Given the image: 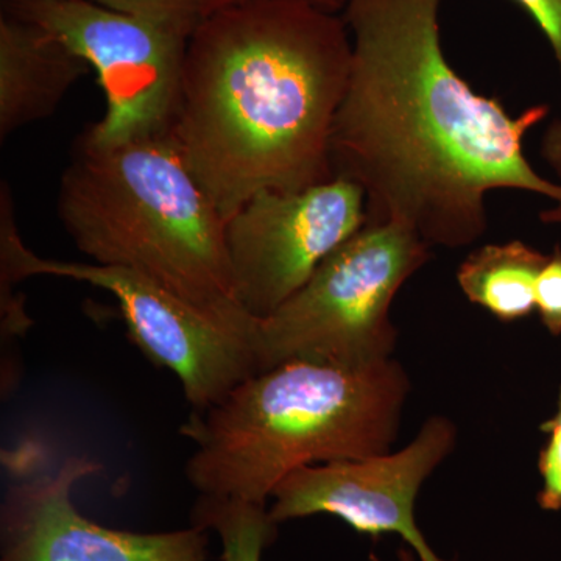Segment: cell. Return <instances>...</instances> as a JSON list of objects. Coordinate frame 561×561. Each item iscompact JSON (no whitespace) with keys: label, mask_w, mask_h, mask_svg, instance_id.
Masks as SVG:
<instances>
[{"label":"cell","mask_w":561,"mask_h":561,"mask_svg":"<svg viewBox=\"0 0 561 561\" xmlns=\"http://www.w3.org/2000/svg\"><path fill=\"white\" fill-rule=\"evenodd\" d=\"M541 431L548 434V440L538 459L541 478L538 504L542 511L561 512V386L556 413L541 424Z\"/></svg>","instance_id":"9a60e30c"},{"label":"cell","mask_w":561,"mask_h":561,"mask_svg":"<svg viewBox=\"0 0 561 561\" xmlns=\"http://www.w3.org/2000/svg\"><path fill=\"white\" fill-rule=\"evenodd\" d=\"M409 393L397 359L368 367L294 360L256 373L181 426L194 445L187 481L198 496L267 505L300 468L391 451Z\"/></svg>","instance_id":"3957f363"},{"label":"cell","mask_w":561,"mask_h":561,"mask_svg":"<svg viewBox=\"0 0 561 561\" xmlns=\"http://www.w3.org/2000/svg\"><path fill=\"white\" fill-rule=\"evenodd\" d=\"M239 2H245V0H206V14L224 9V7L234 5V3ZM309 2L339 13V11H342L343 7H345L346 0H309Z\"/></svg>","instance_id":"d6986e66"},{"label":"cell","mask_w":561,"mask_h":561,"mask_svg":"<svg viewBox=\"0 0 561 561\" xmlns=\"http://www.w3.org/2000/svg\"><path fill=\"white\" fill-rule=\"evenodd\" d=\"M9 483L0 512V561H210L209 530L136 534L110 529L79 512L72 491L103 470L101 461L70 456L60 467L28 463Z\"/></svg>","instance_id":"30bf717a"},{"label":"cell","mask_w":561,"mask_h":561,"mask_svg":"<svg viewBox=\"0 0 561 561\" xmlns=\"http://www.w3.org/2000/svg\"><path fill=\"white\" fill-rule=\"evenodd\" d=\"M58 216L94 264L127 268L250 330L236 291L225 220L171 133L102 144L81 135L58 192Z\"/></svg>","instance_id":"277c9868"},{"label":"cell","mask_w":561,"mask_h":561,"mask_svg":"<svg viewBox=\"0 0 561 561\" xmlns=\"http://www.w3.org/2000/svg\"><path fill=\"white\" fill-rule=\"evenodd\" d=\"M192 524L219 535L221 561H262L278 529L267 505L234 497L198 496Z\"/></svg>","instance_id":"4fadbf2b"},{"label":"cell","mask_w":561,"mask_h":561,"mask_svg":"<svg viewBox=\"0 0 561 561\" xmlns=\"http://www.w3.org/2000/svg\"><path fill=\"white\" fill-rule=\"evenodd\" d=\"M549 254L523 241L486 243L457 271V284L472 305L511 323L535 311V287Z\"/></svg>","instance_id":"7c38bea8"},{"label":"cell","mask_w":561,"mask_h":561,"mask_svg":"<svg viewBox=\"0 0 561 561\" xmlns=\"http://www.w3.org/2000/svg\"><path fill=\"white\" fill-rule=\"evenodd\" d=\"M457 426L443 415L424 421L400 451L331 461L291 472L273 491L268 508L276 524L313 515L342 519L359 534L400 535L420 561L442 560L415 522V501L432 472L448 459Z\"/></svg>","instance_id":"9c48e42d"},{"label":"cell","mask_w":561,"mask_h":561,"mask_svg":"<svg viewBox=\"0 0 561 561\" xmlns=\"http://www.w3.org/2000/svg\"><path fill=\"white\" fill-rule=\"evenodd\" d=\"M58 276L110 291L130 337L146 356L176 376L192 411H203L256 375L250 330L181 300L153 280L111 265L47 260L22 242L10 187L0 194V294L32 276Z\"/></svg>","instance_id":"8992f818"},{"label":"cell","mask_w":561,"mask_h":561,"mask_svg":"<svg viewBox=\"0 0 561 561\" xmlns=\"http://www.w3.org/2000/svg\"><path fill=\"white\" fill-rule=\"evenodd\" d=\"M190 39L206 16V0H91Z\"/></svg>","instance_id":"5bb4252c"},{"label":"cell","mask_w":561,"mask_h":561,"mask_svg":"<svg viewBox=\"0 0 561 561\" xmlns=\"http://www.w3.org/2000/svg\"><path fill=\"white\" fill-rule=\"evenodd\" d=\"M2 10L43 25L98 73L106 110L90 138L119 144L171 133L190 39L91 0H3Z\"/></svg>","instance_id":"52a82bcc"},{"label":"cell","mask_w":561,"mask_h":561,"mask_svg":"<svg viewBox=\"0 0 561 561\" xmlns=\"http://www.w3.org/2000/svg\"><path fill=\"white\" fill-rule=\"evenodd\" d=\"M440 5L346 0L353 65L332 131L334 175L364 190L367 221L401 225L431 249L478 242L497 190L551 198L541 220L561 224V184L524 153L551 106L511 116L500 99L472 90L443 50Z\"/></svg>","instance_id":"6da1fadb"},{"label":"cell","mask_w":561,"mask_h":561,"mask_svg":"<svg viewBox=\"0 0 561 561\" xmlns=\"http://www.w3.org/2000/svg\"><path fill=\"white\" fill-rule=\"evenodd\" d=\"M90 65L31 20L0 14V139L47 119Z\"/></svg>","instance_id":"8fae6325"},{"label":"cell","mask_w":561,"mask_h":561,"mask_svg":"<svg viewBox=\"0 0 561 561\" xmlns=\"http://www.w3.org/2000/svg\"><path fill=\"white\" fill-rule=\"evenodd\" d=\"M540 154L561 184V119L552 121L542 133Z\"/></svg>","instance_id":"ac0fdd59"},{"label":"cell","mask_w":561,"mask_h":561,"mask_svg":"<svg viewBox=\"0 0 561 561\" xmlns=\"http://www.w3.org/2000/svg\"><path fill=\"white\" fill-rule=\"evenodd\" d=\"M431 250L401 225L367 221L294 297L253 320L256 373L294 360L368 367L393 359L398 330L391 305L430 262Z\"/></svg>","instance_id":"5b68a950"},{"label":"cell","mask_w":561,"mask_h":561,"mask_svg":"<svg viewBox=\"0 0 561 561\" xmlns=\"http://www.w3.org/2000/svg\"><path fill=\"white\" fill-rule=\"evenodd\" d=\"M351 65L345 20L309 0H245L203 18L171 135L225 221L262 191L335 179L332 131Z\"/></svg>","instance_id":"7a4b0ae2"},{"label":"cell","mask_w":561,"mask_h":561,"mask_svg":"<svg viewBox=\"0 0 561 561\" xmlns=\"http://www.w3.org/2000/svg\"><path fill=\"white\" fill-rule=\"evenodd\" d=\"M367 224L365 192L345 176L298 192L262 191L225 221L236 291L264 319Z\"/></svg>","instance_id":"ba28073f"},{"label":"cell","mask_w":561,"mask_h":561,"mask_svg":"<svg viewBox=\"0 0 561 561\" xmlns=\"http://www.w3.org/2000/svg\"><path fill=\"white\" fill-rule=\"evenodd\" d=\"M535 311L542 327L552 335H561V247L557 245L535 287Z\"/></svg>","instance_id":"2e32d148"},{"label":"cell","mask_w":561,"mask_h":561,"mask_svg":"<svg viewBox=\"0 0 561 561\" xmlns=\"http://www.w3.org/2000/svg\"><path fill=\"white\" fill-rule=\"evenodd\" d=\"M540 27L551 47L561 80V0H515Z\"/></svg>","instance_id":"e0dca14e"}]
</instances>
